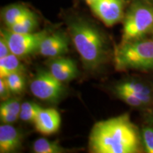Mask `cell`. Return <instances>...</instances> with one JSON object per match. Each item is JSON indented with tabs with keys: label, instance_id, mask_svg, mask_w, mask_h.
I'll return each instance as SVG.
<instances>
[{
	"label": "cell",
	"instance_id": "cell-1",
	"mask_svg": "<svg viewBox=\"0 0 153 153\" xmlns=\"http://www.w3.org/2000/svg\"><path fill=\"white\" fill-rule=\"evenodd\" d=\"M89 145L94 153H136L142 142L138 129L125 114L96 123Z\"/></svg>",
	"mask_w": 153,
	"mask_h": 153
},
{
	"label": "cell",
	"instance_id": "cell-2",
	"mask_svg": "<svg viewBox=\"0 0 153 153\" xmlns=\"http://www.w3.org/2000/svg\"><path fill=\"white\" fill-rule=\"evenodd\" d=\"M68 30L85 68L89 70L99 68L107 56V43L100 30L82 19H72Z\"/></svg>",
	"mask_w": 153,
	"mask_h": 153
},
{
	"label": "cell",
	"instance_id": "cell-3",
	"mask_svg": "<svg viewBox=\"0 0 153 153\" xmlns=\"http://www.w3.org/2000/svg\"><path fill=\"white\" fill-rule=\"evenodd\" d=\"M114 62L118 70H153V38L121 42L115 50Z\"/></svg>",
	"mask_w": 153,
	"mask_h": 153
},
{
	"label": "cell",
	"instance_id": "cell-4",
	"mask_svg": "<svg viewBox=\"0 0 153 153\" xmlns=\"http://www.w3.org/2000/svg\"><path fill=\"white\" fill-rule=\"evenodd\" d=\"M152 30L153 6L144 0H136L124 16L122 43L142 39Z\"/></svg>",
	"mask_w": 153,
	"mask_h": 153
},
{
	"label": "cell",
	"instance_id": "cell-5",
	"mask_svg": "<svg viewBox=\"0 0 153 153\" xmlns=\"http://www.w3.org/2000/svg\"><path fill=\"white\" fill-rule=\"evenodd\" d=\"M47 35L45 30L30 33H18L7 28L1 29V36L7 41L11 53L19 58L37 53L42 41Z\"/></svg>",
	"mask_w": 153,
	"mask_h": 153
},
{
	"label": "cell",
	"instance_id": "cell-6",
	"mask_svg": "<svg viewBox=\"0 0 153 153\" xmlns=\"http://www.w3.org/2000/svg\"><path fill=\"white\" fill-rule=\"evenodd\" d=\"M30 90L36 98L54 102L60 98L64 87L62 82L57 80L49 70H41L30 82Z\"/></svg>",
	"mask_w": 153,
	"mask_h": 153
},
{
	"label": "cell",
	"instance_id": "cell-7",
	"mask_svg": "<svg viewBox=\"0 0 153 153\" xmlns=\"http://www.w3.org/2000/svg\"><path fill=\"white\" fill-rule=\"evenodd\" d=\"M88 4L91 11L107 26H112L123 19V0H92Z\"/></svg>",
	"mask_w": 153,
	"mask_h": 153
},
{
	"label": "cell",
	"instance_id": "cell-8",
	"mask_svg": "<svg viewBox=\"0 0 153 153\" xmlns=\"http://www.w3.org/2000/svg\"><path fill=\"white\" fill-rule=\"evenodd\" d=\"M69 38L65 33L57 31L45 36L42 41L38 53L44 57L55 58L63 56L68 52Z\"/></svg>",
	"mask_w": 153,
	"mask_h": 153
},
{
	"label": "cell",
	"instance_id": "cell-9",
	"mask_svg": "<svg viewBox=\"0 0 153 153\" xmlns=\"http://www.w3.org/2000/svg\"><path fill=\"white\" fill-rule=\"evenodd\" d=\"M49 71L61 82L71 81L78 74L77 66L74 61L63 56L52 58L49 62Z\"/></svg>",
	"mask_w": 153,
	"mask_h": 153
},
{
	"label": "cell",
	"instance_id": "cell-10",
	"mask_svg": "<svg viewBox=\"0 0 153 153\" xmlns=\"http://www.w3.org/2000/svg\"><path fill=\"white\" fill-rule=\"evenodd\" d=\"M61 123L59 112L53 108H42L34 125L37 131L43 135H51L58 131Z\"/></svg>",
	"mask_w": 153,
	"mask_h": 153
},
{
	"label": "cell",
	"instance_id": "cell-11",
	"mask_svg": "<svg viewBox=\"0 0 153 153\" xmlns=\"http://www.w3.org/2000/svg\"><path fill=\"white\" fill-rule=\"evenodd\" d=\"M22 135L18 130L11 124L0 126V152H14L20 148Z\"/></svg>",
	"mask_w": 153,
	"mask_h": 153
},
{
	"label": "cell",
	"instance_id": "cell-12",
	"mask_svg": "<svg viewBox=\"0 0 153 153\" xmlns=\"http://www.w3.org/2000/svg\"><path fill=\"white\" fill-rule=\"evenodd\" d=\"M116 87L129 91L142 101L144 105L148 104L152 100L153 94L151 89L141 82L133 79L127 80L118 84Z\"/></svg>",
	"mask_w": 153,
	"mask_h": 153
},
{
	"label": "cell",
	"instance_id": "cell-13",
	"mask_svg": "<svg viewBox=\"0 0 153 153\" xmlns=\"http://www.w3.org/2000/svg\"><path fill=\"white\" fill-rule=\"evenodd\" d=\"M32 11L26 6L15 4L4 8L1 11V16L7 28H9L25 18Z\"/></svg>",
	"mask_w": 153,
	"mask_h": 153
},
{
	"label": "cell",
	"instance_id": "cell-14",
	"mask_svg": "<svg viewBox=\"0 0 153 153\" xmlns=\"http://www.w3.org/2000/svg\"><path fill=\"white\" fill-rule=\"evenodd\" d=\"M22 104L18 100L8 99L4 100L0 106V119L1 123L11 124L16 122L20 116Z\"/></svg>",
	"mask_w": 153,
	"mask_h": 153
},
{
	"label": "cell",
	"instance_id": "cell-15",
	"mask_svg": "<svg viewBox=\"0 0 153 153\" xmlns=\"http://www.w3.org/2000/svg\"><path fill=\"white\" fill-rule=\"evenodd\" d=\"M24 70V65L19 60V57L13 53L0 58V78H4L15 72L23 73Z\"/></svg>",
	"mask_w": 153,
	"mask_h": 153
},
{
	"label": "cell",
	"instance_id": "cell-16",
	"mask_svg": "<svg viewBox=\"0 0 153 153\" xmlns=\"http://www.w3.org/2000/svg\"><path fill=\"white\" fill-rule=\"evenodd\" d=\"M38 25V21L37 16L32 11L25 18L7 28L15 33H30L35 32Z\"/></svg>",
	"mask_w": 153,
	"mask_h": 153
},
{
	"label": "cell",
	"instance_id": "cell-17",
	"mask_svg": "<svg viewBox=\"0 0 153 153\" xmlns=\"http://www.w3.org/2000/svg\"><path fill=\"white\" fill-rule=\"evenodd\" d=\"M33 150L36 153H62L65 150L57 142L50 141L45 138H39L34 142Z\"/></svg>",
	"mask_w": 153,
	"mask_h": 153
},
{
	"label": "cell",
	"instance_id": "cell-18",
	"mask_svg": "<svg viewBox=\"0 0 153 153\" xmlns=\"http://www.w3.org/2000/svg\"><path fill=\"white\" fill-rule=\"evenodd\" d=\"M42 108L36 103L26 101L22 104L19 118L25 122L34 123Z\"/></svg>",
	"mask_w": 153,
	"mask_h": 153
},
{
	"label": "cell",
	"instance_id": "cell-19",
	"mask_svg": "<svg viewBox=\"0 0 153 153\" xmlns=\"http://www.w3.org/2000/svg\"><path fill=\"white\" fill-rule=\"evenodd\" d=\"M5 79L7 85L10 89L11 92L15 94H20L23 92L25 88V79L22 73L21 72H15L9 74Z\"/></svg>",
	"mask_w": 153,
	"mask_h": 153
},
{
	"label": "cell",
	"instance_id": "cell-20",
	"mask_svg": "<svg viewBox=\"0 0 153 153\" xmlns=\"http://www.w3.org/2000/svg\"><path fill=\"white\" fill-rule=\"evenodd\" d=\"M142 146L145 152L153 153V125L145 126L140 133Z\"/></svg>",
	"mask_w": 153,
	"mask_h": 153
},
{
	"label": "cell",
	"instance_id": "cell-21",
	"mask_svg": "<svg viewBox=\"0 0 153 153\" xmlns=\"http://www.w3.org/2000/svg\"><path fill=\"white\" fill-rule=\"evenodd\" d=\"M114 90L115 94H116L118 98L121 99L122 101H123L124 102L126 103L128 105H129V106L133 107H141L145 106L142 101L139 100L136 97L132 94L129 91L122 89H119V88L116 87L114 88Z\"/></svg>",
	"mask_w": 153,
	"mask_h": 153
},
{
	"label": "cell",
	"instance_id": "cell-22",
	"mask_svg": "<svg viewBox=\"0 0 153 153\" xmlns=\"http://www.w3.org/2000/svg\"><path fill=\"white\" fill-rule=\"evenodd\" d=\"M11 91L4 78H0V98L4 101L9 98Z\"/></svg>",
	"mask_w": 153,
	"mask_h": 153
},
{
	"label": "cell",
	"instance_id": "cell-23",
	"mask_svg": "<svg viewBox=\"0 0 153 153\" xmlns=\"http://www.w3.org/2000/svg\"><path fill=\"white\" fill-rule=\"evenodd\" d=\"M11 51L7 42L2 36L0 37V58L10 54Z\"/></svg>",
	"mask_w": 153,
	"mask_h": 153
},
{
	"label": "cell",
	"instance_id": "cell-24",
	"mask_svg": "<svg viewBox=\"0 0 153 153\" xmlns=\"http://www.w3.org/2000/svg\"><path fill=\"white\" fill-rule=\"evenodd\" d=\"M145 1H148L149 3H151V2H153V0H144Z\"/></svg>",
	"mask_w": 153,
	"mask_h": 153
},
{
	"label": "cell",
	"instance_id": "cell-25",
	"mask_svg": "<svg viewBox=\"0 0 153 153\" xmlns=\"http://www.w3.org/2000/svg\"><path fill=\"white\" fill-rule=\"evenodd\" d=\"M86 1H87V2L88 4H89V2H90V1H92V0H86Z\"/></svg>",
	"mask_w": 153,
	"mask_h": 153
},
{
	"label": "cell",
	"instance_id": "cell-26",
	"mask_svg": "<svg viewBox=\"0 0 153 153\" xmlns=\"http://www.w3.org/2000/svg\"><path fill=\"white\" fill-rule=\"evenodd\" d=\"M152 38H153V30H152Z\"/></svg>",
	"mask_w": 153,
	"mask_h": 153
}]
</instances>
